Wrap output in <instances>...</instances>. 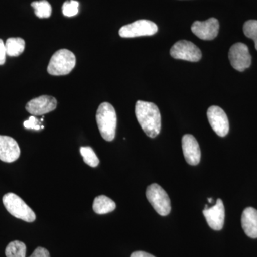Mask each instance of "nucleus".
<instances>
[{"label": "nucleus", "instance_id": "obj_1", "mask_svg": "<svg viewBox=\"0 0 257 257\" xmlns=\"http://www.w3.org/2000/svg\"><path fill=\"white\" fill-rule=\"evenodd\" d=\"M135 114L147 136L156 138L161 131V114L158 106L152 102L139 100L135 106Z\"/></svg>", "mask_w": 257, "mask_h": 257}, {"label": "nucleus", "instance_id": "obj_2", "mask_svg": "<svg viewBox=\"0 0 257 257\" xmlns=\"http://www.w3.org/2000/svg\"><path fill=\"white\" fill-rule=\"evenodd\" d=\"M96 119L103 139L107 142L112 141L115 138L117 122L114 106L108 102L101 103L96 111Z\"/></svg>", "mask_w": 257, "mask_h": 257}, {"label": "nucleus", "instance_id": "obj_3", "mask_svg": "<svg viewBox=\"0 0 257 257\" xmlns=\"http://www.w3.org/2000/svg\"><path fill=\"white\" fill-rule=\"evenodd\" d=\"M75 64V55L71 51L62 49L52 55L47 67V72L51 75H67L73 70Z\"/></svg>", "mask_w": 257, "mask_h": 257}, {"label": "nucleus", "instance_id": "obj_4", "mask_svg": "<svg viewBox=\"0 0 257 257\" xmlns=\"http://www.w3.org/2000/svg\"><path fill=\"white\" fill-rule=\"evenodd\" d=\"M3 202L8 212L15 217L27 222H33L36 219L31 208L17 194L8 193L3 197Z\"/></svg>", "mask_w": 257, "mask_h": 257}, {"label": "nucleus", "instance_id": "obj_5", "mask_svg": "<svg viewBox=\"0 0 257 257\" xmlns=\"http://www.w3.org/2000/svg\"><path fill=\"white\" fill-rule=\"evenodd\" d=\"M146 196L152 207L161 216H167L171 211V202L168 194L159 184H152L147 187Z\"/></svg>", "mask_w": 257, "mask_h": 257}, {"label": "nucleus", "instance_id": "obj_6", "mask_svg": "<svg viewBox=\"0 0 257 257\" xmlns=\"http://www.w3.org/2000/svg\"><path fill=\"white\" fill-rule=\"evenodd\" d=\"M158 31V27L153 22L140 20L124 25L120 28L119 36L123 38H133L143 36H152Z\"/></svg>", "mask_w": 257, "mask_h": 257}, {"label": "nucleus", "instance_id": "obj_7", "mask_svg": "<svg viewBox=\"0 0 257 257\" xmlns=\"http://www.w3.org/2000/svg\"><path fill=\"white\" fill-rule=\"evenodd\" d=\"M170 55L177 60L199 62L202 59V52L192 42L180 40L176 42L170 50Z\"/></svg>", "mask_w": 257, "mask_h": 257}, {"label": "nucleus", "instance_id": "obj_8", "mask_svg": "<svg viewBox=\"0 0 257 257\" xmlns=\"http://www.w3.org/2000/svg\"><path fill=\"white\" fill-rule=\"evenodd\" d=\"M229 59L233 68L239 72H243L251 66V56L248 47L241 42L234 44L231 47Z\"/></svg>", "mask_w": 257, "mask_h": 257}, {"label": "nucleus", "instance_id": "obj_9", "mask_svg": "<svg viewBox=\"0 0 257 257\" xmlns=\"http://www.w3.org/2000/svg\"><path fill=\"white\" fill-rule=\"evenodd\" d=\"M207 117L211 128L218 136L224 138L229 133V119L225 111L219 106H210L208 109Z\"/></svg>", "mask_w": 257, "mask_h": 257}, {"label": "nucleus", "instance_id": "obj_10", "mask_svg": "<svg viewBox=\"0 0 257 257\" xmlns=\"http://www.w3.org/2000/svg\"><path fill=\"white\" fill-rule=\"evenodd\" d=\"M219 23L216 18H211L204 22L196 21L192 25V31L203 40H212L219 33Z\"/></svg>", "mask_w": 257, "mask_h": 257}, {"label": "nucleus", "instance_id": "obj_11", "mask_svg": "<svg viewBox=\"0 0 257 257\" xmlns=\"http://www.w3.org/2000/svg\"><path fill=\"white\" fill-rule=\"evenodd\" d=\"M57 105V101L55 97L43 95L29 101L26 105V110L35 116H40L55 110Z\"/></svg>", "mask_w": 257, "mask_h": 257}, {"label": "nucleus", "instance_id": "obj_12", "mask_svg": "<svg viewBox=\"0 0 257 257\" xmlns=\"http://www.w3.org/2000/svg\"><path fill=\"white\" fill-rule=\"evenodd\" d=\"M203 214L211 229L216 231L222 229L224 224L225 209L221 199H218L215 205L213 207H209L206 205Z\"/></svg>", "mask_w": 257, "mask_h": 257}, {"label": "nucleus", "instance_id": "obj_13", "mask_svg": "<svg viewBox=\"0 0 257 257\" xmlns=\"http://www.w3.org/2000/svg\"><path fill=\"white\" fill-rule=\"evenodd\" d=\"M182 150L184 158L189 165L195 166L201 160V150L197 140L192 135H185L182 138Z\"/></svg>", "mask_w": 257, "mask_h": 257}, {"label": "nucleus", "instance_id": "obj_14", "mask_svg": "<svg viewBox=\"0 0 257 257\" xmlns=\"http://www.w3.org/2000/svg\"><path fill=\"white\" fill-rule=\"evenodd\" d=\"M20 156V148L16 140L11 137L0 135V160L11 163Z\"/></svg>", "mask_w": 257, "mask_h": 257}, {"label": "nucleus", "instance_id": "obj_15", "mask_svg": "<svg viewBox=\"0 0 257 257\" xmlns=\"http://www.w3.org/2000/svg\"><path fill=\"white\" fill-rule=\"evenodd\" d=\"M241 226L248 237L257 238V210L253 207H247L241 215Z\"/></svg>", "mask_w": 257, "mask_h": 257}, {"label": "nucleus", "instance_id": "obj_16", "mask_svg": "<svg viewBox=\"0 0 257 257\" xmlns=\"http://www.w3.org/2000/svg\"><path fill=\"white\" fill-rule=\"evenodd\" d=\"M116 209V204L110 198L104 195L99 196L93 202V210L98 214H106Z\"/></svg>", "mask_w": 257, "mask_h": 257}, {"label": "nucleus", "instance_id": "obj_17", "mask_svg": "<svg viewBox=\"0 0 257 257\" xmlns=\"http://www.w3.org/2000/svg\"><path fill=\"white\" fill-rule=\"evenodd\" d=\"M7 55L10 57H18L21 55L25 48V42L20 37H12L5 43Z\"/></svg>", "mask_w": 257, "mask_h": 257}, {"label": "nucleus", "instance_id": "obj_18", "mask_svg": "<svg viewBox=\"0 0 257 257\" xmlns=\"http://www.w3.org/2000/svg\"><path fill=\"white\" fill-rule=\"evenodd\" d=\"M27 247L25 243L20 241L10 242L5 249L7 257H26Z\"/></svg>", "mask_w": 257, "mask_h": 257}, {"label": "nucleus", "instance_id": "obj_19", "mask_svg": "<svg viewBox=\"0 0 257 257\" xmlns=\"http://www.w3.org/2000/svg\"><path fill=\"white\" fill-rule=\"evenodd\" d=\"M31 5L37 18H49L52 15V7L46 0L33 2Z\"/></svg>", "mask_w": 257, "mask_h": 257}, {"label": "nucleus", "instance_id": "obj_20", "mask_svg": "<svg viewBox=\"0 0 257 257\" xmlns=\"http://www.w3.org/2000/svg\"><path fill=\"white\" fill-rule=\"evenodd\" d=\"M80 153L83 157L84 162L87 165L92 167H96L99 165V160L97 156L90 147H80Z\"/></svg>", "mask_w": 257, "mask_h": 257}, {"label": "nucleus", "instance_id": "obj_21", "mask_svg": "<svg viewBox=\"0 0 257 257\" xmlns=\"http://www.w3.org/2000/svg\"><path fill=\"white\" fill-rule=\"evenodd\" d=\"M243 33L245 36L251 39L255 43V48L257 50V20H248L243 25Z\"/></svg>", "mask_w": 257, "mask_h": 257}, {"label": "nucleus", "instance_id": "obj_22", "mask_svg": "<svg viewBox=\"0 0 257 257\" xmlns=\"http://www.w3.org/2000/svg\"><path fill=\"white\" fill-rule=\"evenodd\" d=\"M79 3L75 0H70L64 3L62 6V13L64 16L71 17L75 16L79 13Z\"/></svg>", "mask_w": 257, "mask_h": 257}, {"label": "nucleus", "instance_id": "obj_23", "mask_svg": "<svg viewBox=\"0 0 257 257\" xmlns=\"http://www.w3.org/2000/svg\"><path fill=\"white\" fill-rule=\"evenodd\" d=\"M41 122L42 121H39L35 116H31L28 120L24 121V126L28 130H40L44 128Z\"/></svg>", "mask_w": 257, "mask_h": 257}, {"label": "nucleus", "instance_id": "obj_24", "mask_svg": "<svg viewBox=\"0 0 257 257\" xmlns=\"http://www.w3.org/2000/svg\"><path fill=\"white\" fill-rule=\"evenodd\" d=\"M29 257H50V255L46 248L39 246L34 251L31 256Z\"/></svg>", "mask_w": 257, "mask_h": 257}, {"label": "nucleus", "instance_id": "obj_25", "mask_svg": "<svg viewBox=\"0 0 257 257\" xmlns=\"http://www.w3.org/2000/svg\"><path fill=\"white\" fill-rule=\"evenodd\" d=\"M6 55V48H5L4 42L0 39V65H3L5 63Z\"/></svg>", "mask_w": 257, "mask_h": 257}, {"label": "nucleus", "instance_id": "obj_26", "mask_svg": "<svg viewBox=\"0 0 257 257\" xmlns=\"http://www.w3.org/2000/svg\"><path fill=\"white\" fill-rule=\"evenodd\" d=\"M130 257H155L153 255L150 254V253L145 252V251H135L132 253L131 256Z\"/></svg>", "mask_w": 257, "mask_h": 257}, {"label": "nucleus", "instance_id": "obj_27", "mask_svg": "<svg viewBox=\"0 0 257 257\" xmlns=\"http://www.w3.org/2000/svg\"><path fill=\"white\" fill-rule=\"evenodd\" d=\"M213 199H212V198H208V202H209V203H211L213 202Z\"/></svg>", "mask_w": 257, "mask_h": 257}]
</instances>
